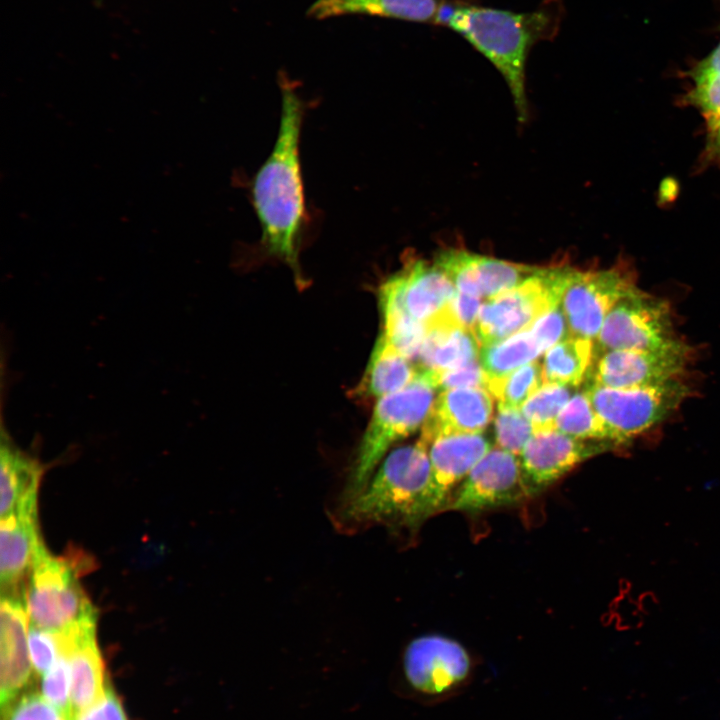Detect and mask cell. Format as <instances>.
I'll use <instances>...</instances> for the list:
<instances>
[{
    "label": "cell",
    "instance_id": "cell-1",
    "mask_svg": "<svg viewBox=\"0 0 720 720\" xmlns=\"http://www.w3.org/2000/svg\"><path fill=\"white\" fill-rule=\"evenodd\" d=\"M280 122L273 149L251 183V201L261 228L262 250L299 274V248L308 224L300 165L304 101L281 73Z\"/></svg>",
    "mask_w": 720,
    "mask_h": 720
},
{
    "label": "cell",
    "instance_id": "cell-2",
    "mask_svg": "<svg viewBox=\"0 0 720 720\" xmlns=\"http://www.w3.org/2000/svg\"><path fill=\"white\" fill-rule=\"evenodd\" d=\"M565 15L562 0H543L528 12L483 6L472 0H443L435 26L464 38L501 74L518 117L527 120L526 64L534 45L553 40Z\"/></svg>",
    "mask_w": 720,
    "mask_h": 720
},
{
    "label": "cell",
    "instance_id": "cell-3",
    "mask_svg": "<svg viewBox=\"0 0 720 720\" xmlns=\"http://www.w3.org/2000/svg\"><path fill=\"white\" fill-rule=\"evenodd\" d=\"M430 472L428 445L420 439L394 449L364 488L347 499L346 517L356 523L417 527Z\"/></svg>",
    "mask_w": 720,
    "mask_h": 720
},
{
    "label": "cell",
    "instance_id": "cell-4",
    "mask_svg": "<svg viewBox=\"0 0 720 720\" xmlns=\"http://www.w3.org/2000/svg\"><path fill=\"white\" fill-rule=\"evenodd\" d=\"M94 567V560L79 549L71 547L65 554L54 556L44 545L24 591L29 624L63 631L97 619V611L79 581Z\"/></svg>",
    "mask_w": 720,
    "mask_h": 720
},
{
    "label": "cell",
    "instance_id": "cell-5",
    "mask_svg": "<svg viewBox=\"0 0 720 720\" xmlns=\"http://www.w3.org/2000/svg\"><path fill=\"white\" fill-rule=\"evenodd\" d=\"M436 388L422 375L406 387L377 399L350 473L347 499L364 488L388 449L423 426Z\"/></svg>",
    "mask_w": 720,
    "mask_h": 720
},
{
    "label": "cell",
    "instance_id": "cell-6",
    "mask_svg": "<svg viewBox=\"0 0 720 720\" xmlns=\"http://www.w3.org/2000/svg\"><path fill=\"white\" fill-rule=\"evenodd\" d=\"M573 269L563 265L539 267L521 284L484 302L473 328L480 346L529 329L560 304Z\"/></svg>",
    "mask_w": 720,
    "mask_h": 720
},
{
    "label": "cell",
    "instance_id": "cell-7",
    "mask_svg": "<svg viewBox=\"0 0 720 720\" xmlns=\"http://www.w3.org/2000/svg\"><path fill=\"white\" fill-rule=\"evenodd\" d=\"M584 390L616 445L663 421L689 394L679 378L628 388L586 383Z\"/></svg>",
    "mask_w": 720,
    "mask_h": 720
},
{
    "label": "cell",
    "instance_id": "cell-8",
    "mask_svg": "<svg viewBox=\"0 0 720 720\" xmlns=\"http://www.w3.org/2000/svg\"><path fill=\"white\" fill-rule=\"evenodd\" d=\"M678 338L669 303L633 286L609 311L594 340L595 355L608 350H653Z\"/></svg>",
    "mask_w": 720,
    "mask_h": 720
},
{
    "label": "cell",
    "instance_id": "cell-9",
    "mask_svg": "<svg viewBox=\"0 0 720 720\" xmlns=\"http://www.w3.org/2000/svg\"><path fill=\"white\" fill-rule=\"evenodd\" d=\"M472 661L457 641L429 634L412 640L403 656L408 685L418 694L447 697L462 688L471 674Z\"/></svg>",
    "mask_w": 720,
    "mask_h": 720
},
{
    "label": "cell",
    "instance_id": "cell-10",
    "mask_svg": "<svg viewBox=\"0 0 720 720\" xmlns=\"http://www.w3.org/2000/svg\"><path fill=\"white\" fill-rule=\"evenodd\" d=\"M633 286L632 273L619 266L574 268L561 300L571 335L594 341L609 311Z\"/></svg>",
    "mask_w": 720,
    "mask_h": 720
},
{
    "label": "cell",
    "instance_id": "cell-11",
    "mask_svg": "<svg viewBox=\"0 0 720 720\" xmlns=\"http://www.w3.org/2000/svg\"><path fill=\"white\" fill-rule=\"evenodd\" d=\"M689 347L677 339L653 350H608L595 355L588 382L609 388L658 384L679 378Z\"/></svg>",
    "mask_w": 720,
    "mask_h": 720
},
{
    "label": "cell",
    "instance_id": "cell-12",
    "mask_svg": "<svg viewBox=\"0 0 720 720\" xmlns=\"http://www.w3.org/2000/svg\"><path fill=\"white\" fill-rule=\"evenodd\" d=\"M529 496L519 456L497 447L472 468L446 510L475 513L516 504Z\"/></svg>",
    "mask_w": 720,
    "mask_h": 720
},
{
    "label": "cell",
    "instance_id": "cell-13",
    "mask_svg": "<svg viewBox=\"0 0 720 720\" xmlns=\"http://www.w3.org/2000/svg\"><path fill=\"white\" fill-rule=\"evenodd\" d=\"M491 449V442L482 433L439 436L430 441L431 472L419 511L420 524L447 509L463 480Z\"/></svg>",
    "mask_w": 720,
    "mask_h": 720
},
{
    "label": "cell",
    "instance_id": "cell-14",
    "mask_svg": "<svg viewBox=\"0 0 720 720\" xmlns=\"http://www.w3.org/2000/svg\"><path fill=\"white\" fill-rule=\"evenodd\" d=\"M616 446L610 441L581 440L558 430L534 433L519 455L531 496L547 488L583 461Z\"/></svg>",
    "mask_w": 720,
    "mask_h": 720
},
{
    "label": "cell",
    "instance_id": "cell-15",
    "mask_svg": "<svg viewBox=\"0 0 720 720\" xmlns=\"http://www.w3.org/2000/svg\"><path fill=\"white\" fill-rule=\"evenodd\" d=\"M433 262L457 291L488 299L516 287L539 269L453 247L439 250Z\"/></svg>",
    "mask_w": 720,
    "mask_h": 720
},
{
    "label": "cell",
    "instance_id": "cell-16",
    "mask_svg": "<svg viewBox=\"0 0 720 720\" xmlns=\"http://www.w3.org/2000/svg\"><path fill=\"white\" fill-rule=\"evenodd\" d=\"M29 617L24 596L1 595L0 705L6 710L31 677Z\"/></svg>",
    "mask_w": 720,
    "mask_h": 720
},
{
    "label": "cell",
    "instance_id": "cell-17",
    "mask_svg": "<svg viewBox=\"0 0 720 720\" xmlns=\"http://www.w3.org/2000/svg\"><path fill=\"white\" fill-rule=\"evenodd\" d=\"M493 414L491 394L483 388L440 391L423 424L419 439L429 445L439 436L479 434Z\"/></svg>",
    "mask_w": 720,
    "mask_h": 720
},
{
    "label": "cell",
    "instance_id": "cell-18",
    "mask_svg": "<svg viewBox=\"0 0 720 720\" xmlns=\"http://www.w3.org/2000/svg\"><path fill=\"white\" fill-rule=\"evenodd\" d=\"M97 619L67 630L66 651L71 671V718L90 707L104 694L105 665L96 639Z\"/></svg>",
    "mask_w": 720,
    "mask_h": 720
},
{
    "label": "cell",
    "instance_id": "cell-19",
    "mask_svg": "<svg viewBox=\"0 0 720 720\" xmlns=\"http://www.w3.org/2000/svg\"><path fill=\"white\" fill-rule=\"evenodd\" d=\"M44 546L38 514H15L1 518L0 583L1 595L24 596L23 581Z\"/></svg>",
    "mask_w": 720,
    "mask_h": 720
},
{
    "label": "cell",
    "instance_id": "cell-20",
    "mask_svg": "<svg viewBox=\"0 0 720 720\" xmlns=\"http://www.w3.org/2000/svg\"><path fill=\"white\" fill-rule=\"evenodd\" d=\"M397 278L408 315L426 324L454 297L456 288L434 263L414 255L406 256Z\"/></svg>",
    "mask_w": 720,
    "mask_h": 720
},
{
    "label": "cell",
    "instance_id": "cell-21",
    "mask_svg": "<svg viewBox=\"0 0 720 720\" xmlns=\"http://www.w3.org/2000/svg\"><path fill=\"white\" fill-rule=\"evenodd\" d=\"M43 465L19 449L2 431L0 447V514H38L37 498Z\"/></svg>",
    "mask_w": 720,
    "mask_h": 720
},
{
    "label": "cell",
    "instance_id": "cell-22",
    "mask_svg": "<svg viewBox=\"0 0 720 720\" xmlns=\"http://www.w3.org/2000/svg\"><path fill=\"white\" fill-rule=\"evenodd\" d=\"M426 326L427 332L414 362L418 371L441 372L479 359L481 346L474 332L455 323L445 307Z\"/></svg>",
    "mask_w": 720,
    "mask_h": 720
},
{
    "label": "cell",
    "instance_id": "cell-23",
    "mask_svg": "<svg viewBox=\"0 0 720 720\" xmlns=\"http://www.w3.org/2000/svg\"><path fill=\"white\" fill-rule=\"evenodd\" d=\"M443 0H316L307 15L327 19L367 15L435 25Z\"/></svg>",
    "mask_w": 720,
    "mask_h": 720
},
{
    "label": "cell",
    "instance_id": "cell-24",
    "mask_svg": "<svg viewBox=\"0 0 720 720\" xmlns=\"http://www.w3.org/2000/svg\"><path fill=\"white\" fill-rule=\"evenodd\" d=\"M418 374L416 365L380 334L353 395L379 399L406 387Z\"/></svg>",
    "mask_w": 720,
    "mask_h": 720
},
{
    "label": "cell",
    "instance_id": "cell-25",
    "mask_svg": "<svg viewBox=\"0 0 720 720\" xmlns=\"http://www.w3.org/2000/svg\"><path fill=\"white\" fill-rule=\"evenodd\" d=\"M595 359L591 339L569 336L549 348L542 362L545 384L579 386L588 375Z\"/></svg>",
    "mask_w": 720,
    "mask_h": 720
},
{
    "label": "cell",
    "instance_id": "cell-26",
    "mask_svg": "<svg viewBox=\"0 0 720 720\" xmlns=\"http://www.w3.org/2000/svg\"><path fill=\"white\" fill-rule=\"evenodd\" d=\"M544 353L529 329L482 346L479 360L487 378L503 377Z\"/></svg>",
    "mask_w": 720,
    "mask_h": 720
},
{
    "label": "cell",
    "instance_id": "cell-27",
    "mask_svg": "<svg viewBox=\"0 0 720 720\" xmlns=\"http://www.w3.org/2000/svg\"><path fill=\"white\" fill-rule=\"evenodd\" d=\"M544 385L542 364L532 361L503 377L487 378L486 390L498 406L521 409Z\"/></svg>",
    "mask_w": 720,
    "mask_h": 720
},
{
    "label": "cell",
    "instance_id": "cell-28",
    "mask_svg": "<svg viewBox=\"0 0 720 720\" xmlns=\"http://www.w3.org/2000/svg\"><path fill=\"white\" fill-rule=\"evenodd\" d=\"M556 430L581 440L612 442L604 422L593 408L584 389L572 395L560 412Z\"/></svg>",
    "mask_w": 720,
    "mask_h": 720
},
{
    "label": "cell",
    "instance_id": "cell-29",
    "mask_svg": "<svg viewBox=\"0 0 720 720\" xmlns=\"http://www.w3.org/2000/svg\"><path fill=\"white\" fill-rule=\"evenodd\" d=\"M687 98L703 113L708 130L706 152L720 156V71L694 79Z\"/></svg>",
    "mask_w": 720,
    "mask_h": 720
},
{
    "label": "cell",
    "instance_id": "cell-30",
    "mask_svg": "<svg viewBox=\"0 0 720 720\" xmlns=\"http://www.w3.org/2000/svg\"><path fill=\"white\" fill-rule=\"evenodd\" d=\"M571 387L545 384L521 407L534 433L556 430V421L571 398Z\"/></svg>",
    "mask_w": 720,
    "mask_h": 720
},
{
    "label": "cell",
    "instance_id": "cell-31",
    "mask_svg": "<svg viewBox=\"0 0 720 720\" xmlns=\"http://www.w3.org/2000/svg\"><path fill=\"white\" fill-rule=\"evenodd\" d=\"M533 434L532 424L521 409L498 406L494 420V435L498 448L519 456Z\"/></svg>",
    "mask_w": 720,
    "mask_h": 720
},
{
    "label": "cell",
    "instance_id": "cell-32",
    "mask_svg": "<svg viewBox=\"0 0 720 720\" xmlns=\"http://www.w3.org/2000/svg\"><path fill=\"white\" fill-rule=\"evenodd\" d=\"M28 643L31 662L38 675H44L64 654L61 631L42 629L29 624Z\"/></svg>",
    "mask_w": 720,
    "mask_h": 720
},
{
    "label": "cell",
    "instance_id": "cell-33",
    "mask_svg": "<svg viewBox=\"0 0 720 720\" xmlns=\"http://www.w3.org/2000/svg\"><path fill=\"white\" fill-rule=\"evenodd\" d=\"M71 671L67 655L62 654L55 664L43 675L41 695L53 706L63 712L68 720L71 717Z\"/></svg>",
    "mask_w": 720,
    "mask_h": 720
},
{
    "label": "cell",
    "instance_id": "cell-34",
    "mask_svg": "<svg viewBox=\"0 0 720 720\" xmlns=\"http://www.w3.org/2000/svg\"><path fill=\"white\" fill-rule=\"evenodd\" d=\"M436 390H449L460 388L486 389L487 374L479 359L456 369L432 372L419 371Z\"/></svg>",
    "mask_w": 720,
    "mask_h": 720
},
{
    "label": "cell",
    "instance_id": "cell-35",
    "mask_svg": "<svg viewBox=\"0 0 720 720\" xmlns=\"http://www.w3.org/2000/svg\"><path fill=\"white\" fill-rule=\"evenodd\" d=\"M2 720H68V718L42 695L30 692L15 700L4 710Z\"/></svg>",
    "mask_w": 720,
    "mask_h": 720
},
{
    "label": "cell",
    "instance_id": "cell-36",
    "mask_svg": "<svg viewBox=\"0 0 720 720\" xmlns=\"http://www.w3.org/2000/svg\"><path fill=\"white\" fill-rule=\"evenodd\" d=\"M529 330L543 352L571 336L561 303L543 314Z\"/></svg>",
    "mask_w": 720,
    "mask_h": 720
},
{
    "label": "cell",
    "instance_id": "cell-37",
    "mask_svg": "<svg viewBox=\"0 0 720 720\" xmlns=\"http://www.w3.org/2000/svg\"><path fill=\"white\" fill-rule=\"evenodd\" d=\"M71 720L128 719L118 696L110 686H107L103 696L97 702L75 714Z\"/></svg>",
    "mask_w": 720,
    "mask_h": 720
},
{
    "label": "cell",
    "instance_id": "cell-38",
    "mask_svg": "<svg viewBox=\"0 0 720 720\" xmlns=\"http://www.w3.org/2000/svg\"><path fill=\"white\" fill-rule=\"evenodd\" d=\"M482 304L481 298L456 291L445 310L459 326L473 331Z\"/></svg>",
    "mask_w": 720,
    "mask_h": 720
},
{
    "label": "cell",
    "instance_id": "cell-39",
    "mask_svg": "<svg viewBox=\"0 0 720 720\" xmlns=\"http://www.w3.org/2000/svg\"><path fill=\"white\" fill-rule=\"evenodd\" d=\"M720 71V44L699 62L691 71L690 76L694 79Z\"/></svg>",
    "mask_w": 720,
    "mask_h": 720
}]
</instances>
